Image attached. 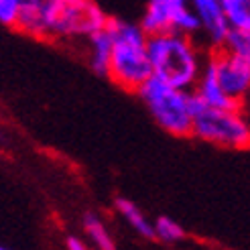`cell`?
<instances>
[{
	"label": "cell",
	"mask_w": 250,
	"mask_h": 250,
	"mask_svg": "<svg viewBox=\"0 0 250 250\" xmlns=\"http://www.w3.org/2000/svg\"><path fill=\"white\" fill-rule=\"evenodd\" d=\"M146 49L153 76L181 90H189L197 83L202 76V59L189 35L175 31L148 35Z\"/></svg>",
	"instance_id": "7a4b0ae2"
},
{
	"label": "cell",
	"mask_w": 250,
	"mask_h": 250,
	"mask_svg": "<svg viewBox=\"0 0 250 250\" xmlns=\"http://www.w3.org/2000/svg\"><path fill=\"white\" fill-rule=\"evenodd\" d=\"M87 43H90V65H92V69L96 73H100V76H108L112 45H114L110 29L104 27V29L92 33L87 37Z\"/></svg>",
	"instance_id": "30bf717a"
},
{
	"label": "cell",
	"mask_w": 250,
	"mask_h": 250,
	"mask_svg": "<svg viewBox=\"0 0 250 250\" xmlns=\"http://www.w3.org/2000/svg\"><path fill=\"white\" fill-rule=\"evenodd\" d=\"M155 238H159L165 244H175L185 238V230L175 220L163 216L155 222Z\"/></svg>",
	"instance_id": "5bb4252c"
},
{
	"label": "cell",
	"mask_w": 250,
	"mask_h": 250,
	"mask_svg": "<svg viewBox=\"0 0 250 250\" xmlns=\"http://www.w3.org/2000/svg\"><path fill=\"white\" fill-rule=\"evenodd\" d=\"M189 4V0H148L141 27L146 35L173 31V22L177 12Z\"/></svg>",
	"instance_id": "ba28073f"
},
{
	"label": "cell",
	"mask_w": 250,
	"mask_h": 250,
	"mask_svg": "<svg viewBox=\"0 0 250 250\" xmlns=\"http://www.w3.org/2000/svg\"><path fill=\"white\" fill-rule=\"evenodd\" d=\"M195 94L202 98L209 108H224V110H240L242 108L240 100H234L232 96H228L226 90L220 85L209 63L202 69V76H199V80L195 83Z\"/></svg>",
	"instance_id": "9c48e42d"
},
{
	"label": "cell",
	"mask_w": 250,
	"mask_h": 250,
	"mask_svg": "<svg viewBox=\"0 0 250 250\" xmlns=\"http://www.w3.org/2000/svg\"><path fill=\"white\" fill-rule=\"evenodd\" d=\"M136 94L141 96L151 116L165 132L173 136H187L193 128V114L189 106V92L167 83L157 76L148 78Z\"/></svg>",
	"instance_id": "277c9868"
},
{
	"label": "cell",
	"mask_w": 250,
	"mask_h": 250,
	"mask_svg": "<svg viewBox=\"0 0 250 250\" xmlns=\"http://www.w3.org/2000/svg\"><path fill=\"white\" fill-rule=\"evenodd\" d=\"M244 57L248 59V63H250V41H248V47H246V51H244Z\"/></svg>",
	"instance_id": "ac0fdd59"
},
{
	"label": "cell",
	"mask_w": 250,
	"mask_h": 250,
	"mask_svg": "<svg viewBox=\"0 0 250 250\" xmlns=\"http://www.w3.org/2000/svg\"><path fill=\"white\" fill-rule=\"evenodd\" d=\"M106 22L104 10L92 0H39L35 37H90Z\"/></svg>",
	"instance_id": "3957f363"
},
{
	"label": "cell",
	"mask_w": 250,
	"mask_h": 250,
	"mask_svg": "<svg viewBox=\"0 0 250 250\" xmlns=\"http://www.w3.org/2000/svg\"><path fill=\"white\" fill-rule=\"evenodd\" d=\"M116 209L120 211V216L130 224V228L136 230V234H141L143 238H155V224L146 220V216L139 209V206L132 204L126 197H118L116 199Z\"/></svg>",
	"instance_id": "8fae6325"
},
{
	"label": "cell",
	"mask_w": 250,
	"mask_h": 250,
	"mask_svg": "<svg viewBox=\"0 0 250 250\" xmlns=\"http://www.w3.org/2000/svg\"><path fill=\"white\" fill-rule=\"evenodd\" d=\"M106 27L112 33V55L108 65V78L126 92H136L153 76V65L148 59L146 39L148 35L141 24L108 19Z\"/></svg>",
	"instance_id": "6da1fadb"
},
{
	"label": "cell",
	"mask_w": 250,
	"mask_h": 250,
	"mask_svg": "<svg viewBox=\"0 0 250 250\" xmlns=\"http://www.w3.org/2000/svg\"><path fill=\"white\" fill-rule=\"evenodd\" d=\"M199 29H202V22H199V17L195 15V10L187 4L183 6L177 17H175V22H173V31L175 33H183V35H195Z\"/></svg>",
	"instance_id": "9a60e30c"
},
{
	"label": "cell",
	"mask_w": 250,
	"mask_h": 250,
	"mask_svg": "<svg viewBox=\"0 0 250 250\" xmlns=\"http://www.w3.org/2000/svg\"><path fill=\"white\" fill-rule=\"evenodd\" d=\"M189 106L193 114V136L226 148L250 146V126L240 110L209 108L197 94H189Z\"/></svg>",
	"instance_id": "5b68a950"
},
{
	"label": "cell",
	"mask_w": 250,
	"mask_h": 250,
	"mask_svg": "<svg viewBox=\"0 0 250 250\" xmlns=\"http://www.w3.org/2000/svg\"><path fill=\"white\" fill-rule=\"evenodd\" d=\"M189 4L199 17V22H202V29L206 31L208 39L216 47H224L230 33V22L222 0H189Z\"/></svg>",
	"instance_id": "52a82bcc"
},
{
	"label": "cell",
	"mask_w": 250,
	"mask_h": 250,
	"mask_svg": "<svg viewBox=\"0 0 250 250\" xmlns=\"http://www.w3.org/2000/svg\"><path fill=\"white\" fill-rule=\"evenodd\" d=\"M208 63L214 69L220 85L226 90L228 96L234 100H244V96L250 92V63L248 59L240 53L222 49Z\"/></svg>",
	"instance_id": "8992f818"
},
{
	"label": "cell",
	"mask_w": 250,
	"mask_h": 250,
	"mask_svg": "<svg viewBox=\"0 0 250 250\" xmlns=\"http://www.w3.org/2000/svg\"><path fill=\"white\" fill-rule=\"evenodd\" d=\"M230 29L250 33V0H222Z\"/></svg>",
	"instance_id": "7c38bea8"
},
{
	"label": "cell",
	"mask_w": 250,
	"mask_h": 250,
	"mask_svg": "<svg viewBox=\"0 0 250 250\" xmlns=\"http://www.w3.org/2000/svg\"><path fill=\"white\" fill-rule=\"evenodd\" d=\"M83 228H85L87 238L92 240V244L96 248H100V250H112L114 248V240H112L108 228L104 226V222L100 220L98 216L87 214L83 218Z\"/></svg>",
	"instance_id": "4fadbf2b"
},
{
	"label": "cell",
	"mask_w": 250,
	"mask_h": 250,
	"mask_svg": "<svg viewBox=\"0 0 250 250\" xmlns=\"http://www.w3.org/2000/svg\"><path fill=\"white\" fill-rule=\"evenodd\" d=\"M65 246H67L69 250H85V248H87V244H83V240H80L78 236H67Z\"/></svg>",
	"instance_id": "e0dca14e"
},
{
	"label": "cell",
	"mask_w": 250,
	"mask_h": 250,
	"mask_svg": "<svg viewBox=\"0 0 250 250\" xmlns=\"http://www.w3.org/2000/svg\"><path fill=\"white\" fill-rule=\"evenodd\" d=\"M22 2L24 0H0V22L8 24V27H15Z\"/></svg>",
	"instance_id": "2e32d148"
}]
</instances>
